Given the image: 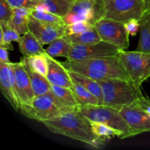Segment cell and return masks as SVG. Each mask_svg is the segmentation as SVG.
I'll return each mask as SVG.
<instances>
[{
	"instance_id": "6da1fadb",
	"label": "cell",
	"mask_w": 150,
	"mask_h": 150,
	"mask_svg": "<svg viewBox=\"0 0 150 150\" xmlns=\"http://www.w3.org/2000/svg\"><path fill=\"white\" fill-rule=\"evenodd\" d=\"M42 123L51 133L79 141L95 149H100L105 142V139L93 133L89 120L77 109L67 111Z\"/></svg>"
},
{
	"instance_id": "7a4b0ae2",
	"label": "cell",
	"mask_w": 150,
	"mask_h": 150,
	"mask_svg": "<svg viewBox=\"0 0 150 150\" xmlns=\"http://www.w3.org/2000/svg\"><path fill=\"white\" fill-rule=\"evenodd\" d=\"M62 64L68 70L76 72L97 81L113 79L131 80L119 55L81 61L67 60V62H62Z\"/></svg>"
},
{
	"instance_id": "3957f363",
	"label": "cell",
	"mask_w": 150,
	"mask_h": 150,
	"mask_svg": "<svg viewBox=\"0 0 150 150\" xmlns=\"http://www.w3.org/2000/svg\"><path fill=\"white\" fill-rule=\"evenodd\" d=\"M94 9V23L100 18L124 23L131 19L141 20L147 11L143 0H95Z\"/></svg>"
},
{
	"instance_id": "277c9868",
	"label": "cell",
	"mask_w": 150,
	"mask_h": 150,
	"mask_svg": "<svg viewBox=\"0 0 150 150\" xmlns=\"http://www.w3.org/2000/svg\"><path fill=\"white\" fill-rule=\"evenodd\" d=\"M103 95V105L117 108L120 111L144 98L141 88L136 86L133 81L120 79L98 81Z\"/></svg>"
},
{
	"instance_id": "5b68a950",
	"label": "cell",
	"mask_w": 150,
	"mask_h": 150,
	"mask_svg": "<svg viewBox=\"0 0 150 150\" xmlns=\"http://www.w3.org/2000/svg\"><path fill=\"white\" fill-rule=\"evenodd\" d=\"M77 110L89 122L104 123L117 130L120 139L134 136L130 125L117 108L105 105H79Z\"/></svg>"
},
{
	"instance_id": "8992f818",
	"label": "cell",
	"mask_w": 150,
	"mask_h": 150,
	"mask_svg": "<svg viewBox=\"0 0 150 150\" xmlns=\"http://www.w3.org/2000/svg\"><path fill=\"white\" fill-rule=\"evenodd\" d=\"M74 110L76 109L68 108L62 103L51 90L48 93L35 97L29 105H23L20 111L28 118L43 122Z\"/></svg>"
},
{
	"instance_id": "52a82bcc",
	"label": "cell",
	"mask_w": 150,
	"mask_h": 150,
	"mask_svg": "<svg viewBox=\"0 0 150 150\" xmlns=\"http://www.w3.org/2000/svg\"><path fill=\"white\" fill-rule=\"evenodd\" d=\"M119 57L130 79L141 88L142 83L150 78V53L120 50Z\"/></svg>"
},
{
	"instance_id": "ba28073f",
	"label": "cell",
	"mask_w": 150,
	"mask_h": 150,
	"mask_svg": "<svg viewBox=\"0 0 150 150\" xmlns=\"http://www.w3.org/2000/svg\"><path fill=\"white\" fill-rule=\"evenodd\" d=\"M101 40L118 47L120 50L129 48V34L125 23L108 18H100L94 23Z\"/></svg>"
},
{
	"instance_id": "9c48e42d",
	"label": "cell",
	"mask_w": 150,
	"mask_h": 150,
	"mask_svg": "<svg viewBox=\"0 0 150 150\" xmlns=\"http://www.w3.org/2000/svg\"><path fill=\"white\" fill-rule=\"evenodd\" d=\"M120 51L118 47L103 40L90 45H73L70 57L67 60L81 61L89 59L113 57L119 55Z\"/></svg>"
},
{
	"instance_id": "30bf717a",
	"label": "cell",
	"mask_w": 150,
	"mask_h": 150,
	"mask_svg": "<svg viewBox=\"0 0 150 150\" xmlns=\"http://www.w3.org/2000/svg\"><path fill=\"white\" fill-rule=\"evenodd\" d=\"M0 89L4 98L7 100L16 111H21V103L16 87V78L13 62L6 64L0 62Z\"/></svg>"
},
{
	"instance_id": "8fae6325",
	"label": "cell",
	"mask_w": 150,
	"mask_h": 150,
	"mask_svg": "<svg viewBox=\"0 0 150 150\" xmlns=\"http://www.w3.org/2000/svg\"><path fill=\"white\" fill-rule=\"evenodd\" d=\"M67 25H53L44 23L31 16L29 18V32H32L42 45H49L57 38L64 36Z\"/></svg>"
},
{
	"instance_id": "7c38bea8",
	"label": "cell",
	"mask_w": 150,
	"mask_h": 150,
	"mask_svg": "<svg viewBox=\"0 0 150 150\" xmlns=\"http://www.w3.org/2000/svg\"><path fill=\"white\" fill-rule=\"evenodd\" d=\"M122 116L133 130L134 136L150 132V116L137 102L120 110Z\"/></svg>"
},
{
	"instance_id": "4fadbf2b",
	"label": "cell",
	"mask_w": 150,
	"mask_h": 150,
	"mask_svg": "<svg viewBox=\"0 0 150 150\" xmlns=\"http://www.w3.org/2000/svg\"><path fill=\"white\" fill-rule=\"evenodd\" d=\"M13 67L16 78V90L21 103V107L29 105L35 98V95L27 72L21 61L13 63Z\"/></svg>"
},
{
	"instance_id": "5bb4252c",
	"label": "cell",
	"mask_w": 150,
	"mask_h": 150,
	"mask_svg": "<svg viewBox=\"0 0 150 150\" xmlns=\"http://www.w3.org/2000/svg\"><path fill=\"white\" fill-rule=\"evenodd\" d=\"M94 0H76L71 10L62 18L66 25L81 21H88L93 24L95 21Z\"/></svg>"
},
{
	"instance_id": "9a60e30c",
	"label": "cell",
	"mask_w": 150,
	"mask_h": 150,
	"mask_svg": "<svg viewBox=\"0 0 150 150\" xmlns=\"http://www.w3.org/2000/svg\"><path fill=\"white\" fill-rule=\"evenodd\" d=\"M48 61V71L47 79L51 85H58L70 88L73 86V81L70 79L67 69L62 62L56 60L54 57L47 55Z\"/></svg>"
},
{
	"instance_id": "2e32d148",
	"label": "cell",
	"mask_w": 150,
	"mask_h": 150,
	"mask_svg": "<svg viewBox=\"0 0 150 150\" xmlns=\"http://www.w3.org/2000/svg\"><path fill=\"white\" fill-rule=\"evenodd\" d=\"M21 62L27 72L35 97L44 95L50 92L51 89V84L48 79L42 75L33 71L31 69L26 57H23L21 59Z\"/></svg>"
},
{
	"instance_id": "e0dca14e",
	"label": "cell",
	"mask_w": 150,
	"mask_h": 150,
	"mask_svg": "<svg viewBox=\"0 0 150 150\" xmlns=\"http://www.w3.org/2000/svg\"><path fill=\"white\" fill-rule=\"evenodd\" d=\"M18 42L19 50L24 57H29L38 54H46V51L42 48V44L29 31L23 34Z\"/></svg>"
},
{
	"instance_id": "ac0fdd59",
	"label": "cell",
	"mask_w": 150,
	"mask_h": 150,
	"mask_svg": "<svg viewBox=\"0 0 150 150\" xmlns=\"http://www.w3.org/2000/svg\"><path fill=\"white\" fill-rule=\"evenodd\" d=\"M32 11V9L25 7L13 8V16L9 25L20 35L25 34L29 31L28 25Z\"/></svg>"
},
{
	"instance_id": "d6986e66",
	"label": "cell",
	"mask_w": 150,
	"mask_h": 150,
	"mask_svg": "<svg viewBox=\"0 0 150 150\" xmlns=\"http://www.w3.org/2000/svg\"><path fill=\"white\" fill-rule=\"evenodd\" d=\"M68 72L70 79L73 81L76 82V83L84 86L86 89H87L89 92H92L98 98V101H99V105H103V89L99 82L93 80L90 78H88L86 76H83V75L76 73V72L71 71V70H68Z\"/></svg>"
},
{
	"instance_id": "ffe728a7",
	"label": "cell",
	"mask_w": 150,
	"mask_h": 150,
	"mask_svg": "<svg viewBox=\"0 0 150 150\" xmlns=\"http://www.w3.org/2000/svg\"><path fill=\"white\" fill-rule=\"evenodd\" d=\"M140 22V36L136 51L150 53V11H146Z\"/></svg>"
},
{
	"instance_id": "44dd1931",
	"label": "cell",
	"mask_w": 150,
	"mask_h": 150,
	"mask_svg": "<svg viewBox=\"0 0 150 150\" xmlns=\"http://www.w3.org/2000/svg\"><path fill=\"white\" fill-rule=\"evenodd\" d=\"M73 44L64 38V36L62 38H57L55 40L49 44V46L45 49L47 55L51 57H65L68 59L70 57V51H71Z\"/></svg>"
},
{
	"instance_id": "7402d4cb",
	"label": "cell",
	"mask_w": 150,
	"mask_h": 150,
	"mask_svg": "<svg viewBox=\"0 0 150 150\" xmlns=\"http://www.w3.org/2000/svg\"><path fill=\"white\" fill-rule=\"evenodd\" d=\"M76 0H42L45 11L64 18L71 10Z\"/></svg>"
},
{
	"instance_id": "603a6c76",
	"label": "cell",
	"mask_w": 150,
	"mask_h": 150,
	"mask_svg": "<svg viewBox=\"0 0 150 150\" xmlns=\"http://www.w3.org/2000/svg\"><path fill=\"white\" fill-rule=\"evenodd\" d=\"M64 38H67L73 45H90L102 40L94 25L93 27L82 33L64 35Z\"/></svg>"
},
{
	"instance_id": "cb8c5ba5",
	"label": "cell",
	"mask_w": 150,
	"mask_h": 150,
	"mask_svg": "<svg viewBox=\"0 0 150 150\" xmlns=\"http://www.w3.org/2000/svg\"><path fill=\"white\" fill-rule=\"evenodd\" d=\"M51 90L54 94V95L61 101L62 103L64 104L65 106L73 109H77L78 107L79 106L73 90L70 88L58 86V85H51Z\"/></svg>"
},
{
	"instance_id": "d4e9b609",
	"label": "cell",
	"mask_w": 150,
	"mask_h": 150,
	"mask_svg": "<svg viewBox=\"0 0 150 150\" xmlns=\"http://www.w3.org/2000/svg\"><path fill=\"white\" fill-rule=\"evenodd\" d=\"M71 89L73 90L79 105H99L98 98L82 85L73 81Z\"/></svg>"
},
{
	"instance_id": "484cf974",
	"label": "cell",
	"mask_w": 150,
	"mask_h": 150,
	"mask_svg": "<svg viewBox=\"0 0 150 150\" xmlns=\"http://www.w3.org/2000/svg\"><path fill=\"white\" fill-rule=\"evenodd\" d=\"M1 38H0V47L5 48L8 50H13L11 42L13 41L18 42L21 39V35L13 29L9 24H1Z\"/></svg>"
},
{
	"instance_id": "4316f807",
	"label": "cell",
	"mask_w": 150,
	"mask_h": 150,
	"mask_svg": "<svg viewBox=\"0 0 150 150\" xmlns=\"http://www.w3.org/2000/svg\"><path fill=\"white\" fill-rule=\"evenodd\" d=\"M28 63L33 71L47 78L48 71V61L47 54H38L26 57Z\"/></svg>"
},
{
	"instance_id": "83f0119b",
	"label": "cell",
	"mask_w": 150,
	"mask_h": 150,
	"mask_svg": "<svg viewBox=\"0 0 150 150\" xmlns=\"http://www.w3.org/2000/svg\"><path fill=\"white\" fill-rule=\"evenodd\" d=\"M89 122L93 133L100 138L106 140L107 139H110L114 136H117L120 139L121 136L120 133L107 125L101 122Z\"/></svg>"
},
{
	"instance_id": "f1b7e54d",
	"label": "cell",
	"mask_w": 150,
	"mask_h": 150,
	"mask_svg": "<svg viewBox=\"0 0 150 150\" xmlns=\"http://www.w3.org/2000/svg\"><path fill=\"white\" fill-rule=\"evenodd\" d=\"M31 16L40 21L49 23V24L66 25L62 18L48 11H39V10H32Z\"/></svg>"
},
{
	"instance_id": "f546056e",
	"label": "cell",
	"mask_w": 150,
	"mask_h": 150,
	"mask_svg": "<svg viewBox=\"0 0 150 150\" xmlns=\"http://www.w3.org/2000/svg\"><path fill=\"white\" fill-rule=\"evenodd\" d=\"M13 16V8L7 0H0V23L9 24Z\"/></svg>"
},
{
	"instance_id": "4dcf8cb0",
	"label": "cell",
	"mask_w": 150,
	"mask_h": 150,
	"mask_svg": "<svg viewBox=\"0 0 150 150\" xmlns=\"http://www.w3.org/2000/svg\"><path fill=\"white\" fill-rule=\"evenodd\" d=\"M93 27V24L88 21H81L76 22L70 25H67L66 26L65 35H73V34H79L88 30Z\"/></svg>"
},
{
	"instance_id": "1f68e13d",
	"label": "cell",
	"mask_w": 150,
	"mask_h": 150,
	"mask_svg": "<svg viewBox=\"0 0 150 150\" xmlns=\"http://www.w3.org/2000/svg\"><path fill=\"white\" fill-rule=\"evenodd\" d=\"M7 1L13 8L25 7L32 10L42 4V0H7Z\"/></svg>"
},
{
	"instance_id": "d6a6232c",
	"label": "cell",
	"mask_w": 150,
	"mask_h": 150,
	"mask_svg": "<svg viewBox=\"0 0 150 150\" xmlns=\"http://www.w3.org/2000/svg\"><path fill=\"white\" fill-rule=\"evenodd\" d=\"M126 30L131 36L137 35L138 32L140 29V22L138 19H131L129 21L125 23Z\"/></svg>"
},
{
	"instance_id": "836d02e7",
	"label": "cell",
	"mask_w": 150,
	"mask_h": 150,
	"mask_svg": "<svg viewBox=\"0 0 150 150\" xmlns=\"http://www.w3.org/2000/svg\"><path fill=\"white\" fill-rule=\"evenodd\" d=\"M137 103L139 104L142 108H143L150 116V100L149 99H147V98H146L145 97H144L142 99L139 100V101H137Z\"/></svg>"
},
{
	"instance_id": "e575fe53",
	"label": "cell",
	"mask_w": 150,
	"mask_h": 150,
	"mask_svg": "<svg viewBox=\"0 0 150 150\" xmlns=\"http://www.w3.org/2000/svg\"><path fill=\"white\" fill-rule=\"evenodd\" d=\"M0 62H4L6 64L11 62L9 59L8 49L2 47H0Z\"/></svg>"
},
{
	"instance_id": "d590c367",
	"label": "cell",
	"mask_w": 150,
	"mask_h": 150,
	"mask_svg": "<svg viewBox=\"0 0 150 150\" xmlns=\"http://www.w3.org/2000/svg\"><path fill=\"white\" fill-rule=\"evenodd\" d=\"M144 2L145 7L147 11H150V0H143Z\"/></svg>"
},
{
	"instance_id": "8d00e7d4",
	"label": "cell",
	"mask_w": 150,
	"mask_h": 150,
	"mask_svg": "<svg viewBox=\"0 0 150 150\" xmlns=\"http://www.w3.org/2000/svg\"><path fill=\"white\" fill-rule=\"evenodd\" d=\"M94 1H95V0H94Z\"/></svg>"
}]
</instances>
